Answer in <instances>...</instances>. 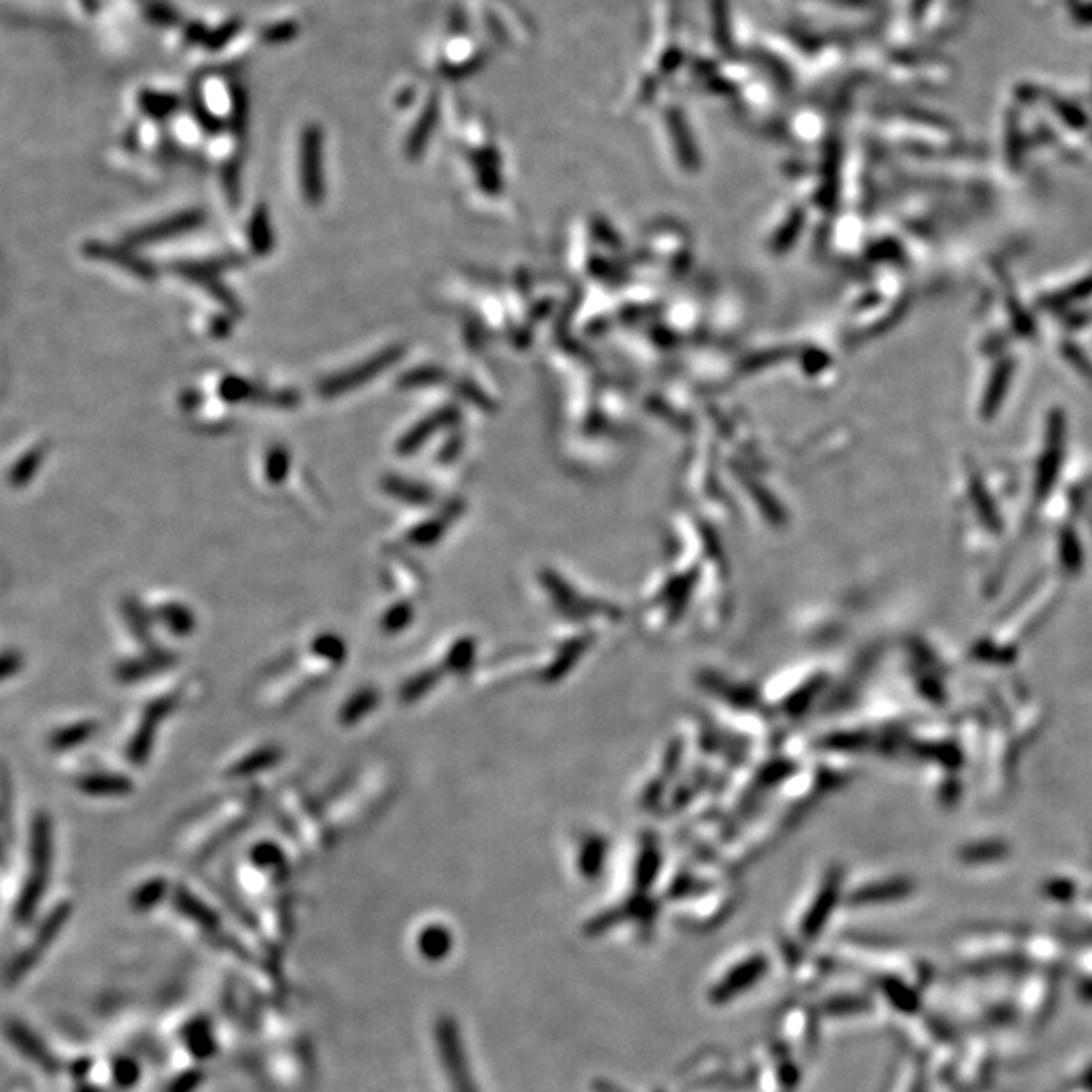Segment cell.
Returning <instances> with one entry per match:
<instances>
[{
	"label": "cell",
	"instance_id": "obj_3",
	"mask_svg": "<svg viewBox=\"0 0 1092 1092\" xmlns=\"http://www.w3.org/2000/svg\"><path fill=\"white\" fill-rule=\"evenodd\" d=\"M442 1050H443V1061H447L452 1072L456 1075L454 1077V1089L456 1092H473L472 1082H470V1075H468V1068H466V1063H464V1054L459 1058V1049L454 1040V1036L449 1030H443L442 1032Z\"/></svg>",
	"mask_w": 1092,
	"mask_h": 1092
},
{
	"label": "cell",
	"instance_id": "obj_2",
	"mask_svg": "<svg viewBox=\"0 0 1092 1092\" xmlns=\"http://www.w3.org/2000/svg\"><path fill=\"white\" fill-rule=\"evenodd\" d=\"M395 356H397V353H395V351H391V353H386V355L377 356L374 360H370V363H367V365H365V367H360V369L351 370V372L340 374L339 379H334L332 383H328V386L325 389L326 393H328V395H332V393H342V391H346V389H353L356 384L363 383L365 379H370L372 374H377L379 370H383L384 367H389V363H393V358H395Z\"/></svg>",
	"mask_w": 1092,
	"mask_h": 1092
},
{
	"label": "cell",
	"instance_id": "obj_5",
	"mask_svg": "<svg viewBox=\"0 0 1092 1092\" xmlns=\"http://www.w3.org/2000/svg\"><path fill=\"white\" fill-rule=\"evenodd\" d=\"M443 421H445V415H437V417H433V419H428L421 428L415 429L414 433H411L409 437H405V440H403V449H405V452H411L415 447H419V445L426 442L429 435L435 431V428H440V426H442Z\"/></svg>",
	"mask_w": 1092,
	"mask_h": 1092
},
{
	"label": "cell",
	"instance_id": "obj_4",
	"mask_svg": "<svg viewBox=\"0 0 1092 1092\" xmlns=\"http://www.w3.org/2000/svg\"><path fill=\"white\" fill-rule=\"evenodd\" d=\"M318 140H314V136H308V142H306V161H304V189H306V196L310 201H318L320 199V192H322V180H320V156H318Z\"/></svg>",
	"mask_w": 1092,
	"mask_h": 1092
},
{
	"label": "cell",
	"instance_id": "obj_1",
	"mask_svg": "<svg viewBox=\"0 0 1092 1092\" xmlns=\"http://www.w3.org/2000/svg\"><path fill=\"white\" fill-rule=\"evenodd\" d=\"M763 974H765L763 960L747 961L745 965H740L738 969L728 975L719 988L714 989V993H712L714 1002H726V1000L735 998L738 991L751 988Z\"/></svg>",
	"mask_w": 1092,
	"mask_h": 1092
}]
</instances>
